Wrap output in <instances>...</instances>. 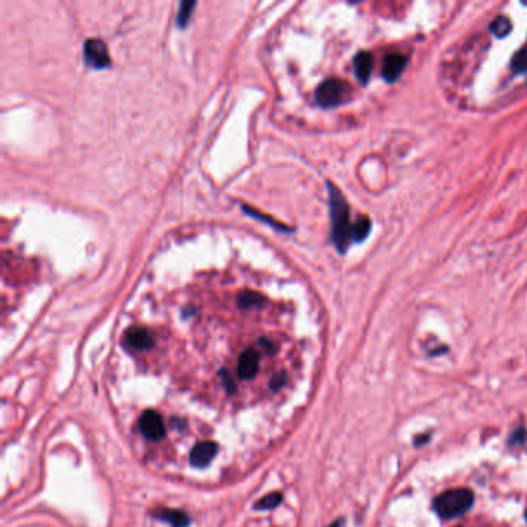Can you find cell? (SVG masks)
I'll return each instance as SVG.
<instances>
[{"label":"cell","mask_w":527,"mask_h":527,"mask_svg":"<svg viewBox=\"0 0 527 527\" xmlns=\"http://www.w3.org/2000/svg\"><path fill=\"white\" fill-rule=\"evenodd\" d=\"M329 195V217H331V238L340 254H345L353 240L354 224L349 222V209L347 200L334 185L328 183Z\"/></svg>","instance_id":"1"},{"label":"cell","mask_w":527,"mask_h":527,"mask_svg":"<svg viewBox=\"0 0 527 527\" xmlns=\"http://www.w3.org/2000/svg\"><path fill=\"white\" fill-rule=\"evenodd\" d=\"M475 502V495L470 489H450L438 495L433 501V511L439 518L452 519L467 513Z\"/></svg>","instance_id":"2"},{"label":"cell","mask_w":527,"mask_h":527,"mask_svg":"<svg viewBox=\"0 0 527 527\" xmlns=\"http://www.w3.org/2000/svg\"><path fill=\"white\" fill-rule=\"evenodd\" d=\"M348 85L339 79H327L316 90V102L323 108L340 106L347 99Z\"/></svg>","instance_id":"3"},{"label":"cell","mask_w":527,"mask_h":527,"mask_svg":"<svg viewBox=\"0 0 527 527\" xmlns=\"http://www.w3.org/2000/svg\"><path fill=\"white\" fill-rule=\"evenodd\" d=\"M84 60L89 67L93 69H107L112 64V59L108 56L106 42L101 39H87L84 42Z\"/></svg>","instance_id":"4"},{"label":"cell","mask_w":527,"mask_h":527,"mask_svg":"<svg viewBox=\"0 0 527 527\" xmlns=\"http://www.w3.org/2000/svg\"><path fill=\"white\" fill-rule=\"evenodd\" d=\"M139 432L145 439L149 441H159L165 436V425L163 422L161 414L156 413L155 410H147L139 418Z\"/></svg>","instance_id":"5"},{"label":"cell","mask_w":527,"mask_h":527,"mask_svg":"<svg viewBox=\"0 0 527 527\" xmlns=\"http://www.w3.org/2000/svg\"><path fill=\"white\" fill-rule=\"evenodd\" d=\"M122 345H124L128 351L141 353V351H147V349H150L153 345H155V340H153V336L150 334L149 329L141 328V327H133L124 334Z\"/></svg>","instance_id":"6"},{"label":"cell","mask_w":527,"mask_h":527,"mask_svg":"<svg viewBox=\"0 0 527 527\" xmlns=\"http://www.w3.org/2000/svg\"><path fill=\"white\" fill-rule=\"evenodd\" d=\"M217 453L218 444L212 443V441H203V443H198L194 447L189 461H191L194 467L204 469L212 462V459L217 456Z\"/></svg>","instance_id":"7"},{"label":"cell","mask_w":527,"mask_h":527,"mask_svg":"<svg viewBox=\"0 0 527 527\" xmlns=\"http://www.w3.org/2000/svg\"><path fill=\"white\" fill-rule=\"evenodd\" d=\"M259 366H260V354L257 349L249 348L246 351L242 353L240 359H238V365H237V375L243 381L246 379H253L257 373H259Z\"/></svg>","instance_id":"8"},{"label":"cell","mask_w":527,"mask_h":527,"mask_svg":"<svg viewBox=\"0 0 527 527\" xmlns=\"http://www.w3.org/2000/svg\"><path fill=\"white\" fill-rule=\"evenodd\" d=\"M406 65H407V59L399 53H393L385 58L384 67H382V76L385 78V81L388 82L396 81V79L401 76L403 69H406Z\"/></svg>","instance_id":"9"},{"label":"cell","mask_w":527,"mask_h":527,"mask_svg":"<svg viewBox=\"0 0 527 527\" xmlns=\"http://www.w3.org/2000/svg\"><path fill=\"white\" fill-rule=\"evenodd\" d=\"M152 517L164 521V523L170 524L172 527H189L192 521L187 513L175 511V508H158V511L152 512Z\"/></svg>","instance_id":"10"},{"label":"cell","mask_w":527,"mask_h":527,"mask_svg":"<svg viewBox=\"0 0 527 527\" xmlns=\"http://www.w3.org/2000/svg\"><path fill=\"white\" fill-rule=\"evenodd\" d=\"M353 67L356 78L359 79L360 84H366L370 79V75L373 71V56L366 51H360L353 59Z\"/></svg>","instance_id":"11"},{"label":"cell","mask_w":527,"mask_h":527,"mask_svg":"<svg viewBox=\"0 0 527 527\" xmlns=\"http://www.w3.org/2000/svg\"><path fill=\"white\" fill-rule=\"evenodd\" d=\"M281 501H283V495L280 492H272L257 501L254 508L255 511H272V508L279 507L281 504Z\"/></svg>","instance_id":"12"},{"label":"cell","mask_w":527,"mask_h":527,"mask_svg":"<svg viewBox=\"0 0 527 527\" xmlns=\"http://www.w3.org/2000/svg\"><path fill=\"white\" fill-rule=\"evenodd\" d=\"M265 303V297L261 296V294L259 292H254V291H246L240 294V297H238V305L242 306V308H260V306Z\"/></svg>","instance_id":"13"},{"label":"cell","mask_w":527,"mask_h":527,"mask_svg":"<svg viewBox=\"0 0 527 527\" xmlns=\"http://www.w3.org/2000/svg\"><path fill=\"white\" fill-rule=\"evenodd\" d=\"M195 7H197V3L195 2H181L178 14H176V27L178 28L187 27V23H189V21H191L192 11Z\"/></svg>","instance_id":"14"},{"label":"cell","mask_w":527,"mask_h":527,"mask_svg":"<svg viewBox=\"0 0 527 527\" xmlns=\"http://www.w3.org/2000/svg\"><path fill=\"white\" fill-rule=\"evenodd\" d=\"M490 32L498 36V38H506V36L512 32V23L504 16L496 17L490 25Z\"/></svg>","instance_id":"15"},{"label":"cell","mask_w":527,"mask_h":527,"mask_svg":"<svg viewBox=\"0 0 527 527\" xmlns=\"http://www.w3.org/2000/svg\"><path fill=\"white\" fill-rule=\"evenodd\" d=\"M370 229H371V223L368 218H362L360 222H358L356 224H354V232H353V240L356 243H360L364 242L366 237H368L370 234Z\"/></svg>","instance_id":"16"},{"label":"cell","mask_w":527,"mask_h":527,"mask_svg":"<svg viewBox=\"0 0 527 527\" xmlns=\"http://www.w3.org/2000/svg\"><path fill=\"white\" fill-rule=\"evenodd\" d=\"M243 209H244V212H246V213H248V215H250V217H253V218H255V220H260V222H266V224H269V226H272V228H274V229H277V231H288V228H286V226H283V224H280V223H277V222H274V220H272V218H269V217H265V215H263V213H259V212H254V209H250V207H246V206H243Z\"/></svg>","instance_id":"17"},{"label":"cell","mask_w":527,"mask_h":527,"mask_svg":"<svg viewBox=\"0 0 527 527\" xmlns=\"http://www.w3.org/2000/svg\"><path fill=\"white\" fill-rule=\"evenodd\" d=\"M512 69L518 73L527 71V47L515 54V58L512 59Z\"/></svg>","instance_id":"18"},{"label":"cell","mask_w":527,"mask_h":527,"mask_svg":"<svg viewBox=\"0 0 527 527\" xmlns=\"http://www.w3.org/2000/svg\"><path fill=\"white\" fill-rule=\"evenodd\" d=\"M527 441V430L526 428H517L511 436H508V445L511 447H519Z\"/></svg>","instance_id":"19"},{"label":"cell","mask_w":527,"mask_h":527,"mask_svg":"<svg viewBox=\"0 0 527 527\" xmlns=\"http://www.w3.org/2000/svg\"><path fill=\"white\" fill-rule=\"evenodd\" d=\"M259 345H260V348L263 349V351L268 353V354H274L275 351H277V348H279L277 343H275L271 339H265V337L259 340Z\"/></svg>","instance_id":"20"},{"label":"cell","mask_w":527,"mask_h":527,"mask_svg":"<svg viewBox=\"0 0 527 527\" xmlns=\"http://www.w3.org/2000/svg\"><path fill=\"white\" fill-rule=\"evenodd\" d=\"M220 375H222V377H223V384H224V387H226V390H228L229 391V393H234V391L237 390V385H235V382L234 381H232V379H231V376H229V373L228 371H222V373H220Z\"/></svg>","instance_id":"21"},{"label":"cell","mask_w":527,"mask_h":527,"mask_svg":"<svg viewBox=\"0 0 527 527\" xmlns=\"http://www.w3.org/2000/svg\"><path fill=\"white\" fill-rule=\"evenodd\" d=\"M285 382H286V375H285V373H279V375H275L272 377V381H271V384H269V385H271L272 390H279V388L283 387Z\"/></svg>","instance_id":"22"},{"label":"cell","mask_w":527,"mask_h":527,"mask_svg":"<svg viewBox=\"0 0 527 527\" xmlns=\"http://www.w3.org/2000/svg\"><path fill=\"white\" fill-rule=\"evenodd\" d=\"M329 527H343V519H342V518L336 519L333 524H329Z\"/></svg>","instance_id":"23"},{"label":"cell","mask_w":527,"mask_h":527,"mask_svg":"<svg viewBox=\"0 0 527 527\" xmlns=\"http://www.w3.org/2000/svg\"><path fill=\"white\" fill-rule=\"evenodd\" d=\"M526 519H527V511H526Z\"/></svg>","instance_id":"24"}]
</instances>
